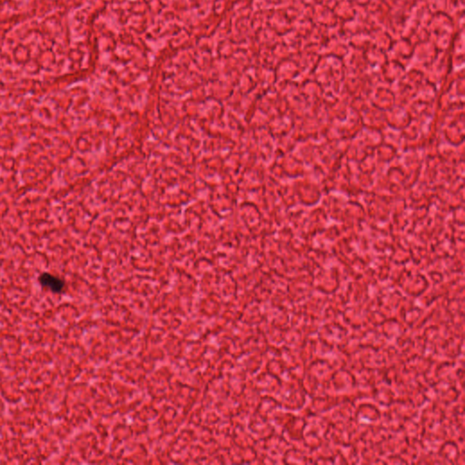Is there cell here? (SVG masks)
Wrapping results in <instances>:
<instances>
[{
	"label": "cell",
	"mask_w": 465,
	"mask_h": 465,
	"mask_svg": "<svg viewBox=\"0 0 465 465\" xmlns=\"http://www.w3.org/2000/svg\"><path fill=\"white\" fill-rule=\"evenodd\" d=\"M38 282L44 288H48L54 294H61L65 289V282L58 276L49 273H43L38 278Z\"/></svg>",
	"instance_id": "obj_1"
}]
</instances>
